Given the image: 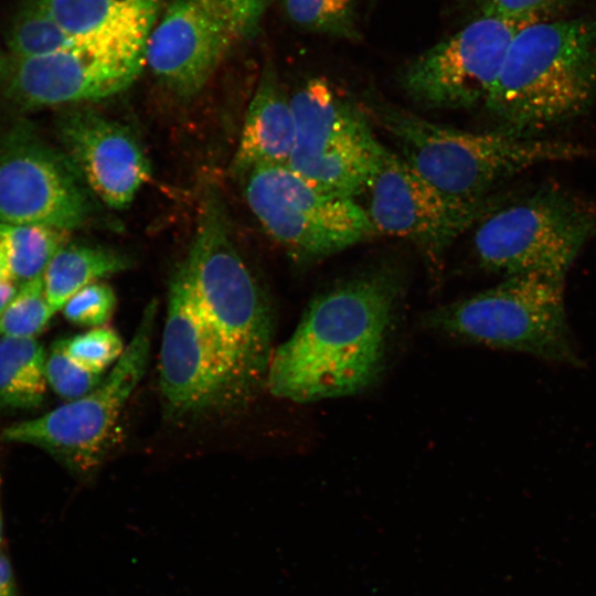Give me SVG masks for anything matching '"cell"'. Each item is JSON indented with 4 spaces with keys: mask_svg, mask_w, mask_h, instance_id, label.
Returning a JSON list of instances; mask_svg holds the SVG:
<instances>
[{
    "mask_svg": "<svg viewBox=\"0 0 596 596\" xmlns=\"http://www.w3.org/2000/svg\"><path fill=\"white\" fill-rule=\"evenodd\" d=\"M405 276L381 263L318 295L274 350L266 387L297 403L359 393L380 376Z\"/></svg>",
    "mask_w": 596,
    "mask_h": 596,
    "instance_id": "6da1fadb",
    "label": "cell"
},
{
    "mask_svg": "<svg viewBox=\"0 0 596 596\" xmlns=\"http://www.w3.org/2000/svg\"><path fill=\"white\" fill-rule=\"evenodd\" d=\"M596 102V17L536 21L513 39L483 103L499 130L536 136Z\"/></svg>",
    "mask_w": 596,
    "mask_h": 596,
    "instance_id": "7a4b0ae2",
    "label": "cell"
},
{
    "mask_svg": "<svg viewBox=\"0 0 596 596\" xmlns=\"http://www.w3.org/2000/svg\"><path fill=\"white\" fill-rule=\"evenodd\" d=\"M220 341L241 398L266 385L273 356V315L266 296L238 253L225 203L205 191L187 257L175 270Z\"/></svg>",
    "mask_w": 596,
    "mask_h": 596,
    "instance_id": "3957f363",
    "label": "cell"
},
{
    "mask_svg": "<svg viewBox=\"0 0 596 596\" xmlns=\"http://www.w3.org/2000/svg\"><path fill=\"white\" fill-rule=\"evenodd\" d=\"M368 113L426 181L451 200L481 204L503 181L542 163L587 157L571 141L521 136L499 129L467 131L423 118L387 102L372 99Z\"/></svg>",
    "mask_w": 596,
    "mask_h": 596,
    "instance_id": "277c9868",
    "label": "cell"
},
{
    "mask_svg": "<svg viewBox=\"0 0 596 596\" xmlns=\"http://www.w3.org/2000/svg\"><path fill=\"white\" fill-rule=\"evenodd\" d=\"M564 280L541 273L509 276L429 311L424 322L465 342L579 368L582 356L567 319Z\"/></svg>",
    "mask_w": 596,
    "mask_h": 596,
    "instance_id": "5b68a950",
    "label": "cell"
},
{
    "mask_svg": "<svg viewBox=\"0 0 596 596\" xmlns=\"http://www.w3.org/2000/svg\"><path fill=\"white\" fill-rule=\"evenodd\" d=\"M475 254L485 269L505 277L541 273L565 278L596 235V199L547 184L479 221Z\"/></svg>",
    "mask_w": 596,
    "mask_h": 596,
    "instance_id": "8992f818",
    "label": "cell"
},
{
    "mask_svg": "<svg viewBox=\"0 0 596 596\" xmlns=\"http://www.w3.org/2000/svg\"><path fill=\"white\" fill-rule=\"evenodd\" d=\"M157 309L156 301L147 305L129 344L96 389L41 416L7 426L1 439L42 448L76 475L91 476L147 371Z\"/></svg>",
    "mask_w": 596,
    "mask_h": 596,
    "instance_id": "52a82bcc",
    "label": "cell"
},
{
    "mask_svg": "<svg viewBox=\"0 0 596 596\" xmlns=\"http://www.w3.org/2000/svg\"><path fill=\"white\" fill-rule=\"evenodd\" d=\"M244 190L263 227L297 260H321L375 234L353 198L322 191L287 164L253 168Z\"/></svg>",
    "mask_w": 596,
    "mask_h": 596,
    "instance_id": "ba28073f",
    "label": "cell"
},
{
    "mask_svg": "<svg viewBox=\"0 0 596 596\" xmlns=\"http://www.w3.org/2000/svg\"><path fill=\"white\" fill-rule=\"evenodd\" d=\"M295 142L288 167L316 188L354 198L368 189L383 147L368 116L322 77L290 97Z\"/></svg>",
    "mask_w": 596,
    "mask_h": 596,
    "instance_id": "9c48e42d",
    "label": "cell"
},
{
    "mask_svg": "<svg viewBox=\"0 0 596 596\" xmlns=\"http://www.w3.org/2000/svg\"><path fill=\"white\" fill-rule=\"evenodd\" d=\"M269 0H172L149 36L145 61L181 97L198 94L226 54L259 30Z\"/></svg>",
    "mask_w": 596,
    "mask_h": 596,
    "instance_id": "30bf717a",
    "label": "cell"
},
{
    "mask_svg": "<svg viewBox=\"0 0 596 596\" xmlns=\"http://www.w3.org/2000/svg\"><path fill=\"white\" fill-rule=\"evenodd\" d=\"M544 15L479 17L413 58L401 74L402 88L426 108L460 109L485 103L515 35Z\"/></svg>",
    "mask_w": 596,
    "mask_h": 596,
    "instance_id": "8fae6325",
    "label": "cell"
},
{
    "mask_svg": "<svg viewBox=\"0 0 596 596\" xmlns=\"http://www.w3.org/2000/svg\"><path fill=\"white\" fill-rule=\"evenodd\" d=\"M92 213L81 174L31 124L19 121L0 136V224L71 232Z\"/></svg>",
    "mask_w": 596,
    "mask_h": 596,
    "instance_id": "7c38bea8",
    "label": "cell"
},
{
    "mask_svg": "<svg viewBox=\"0 0 596 596\" xmlns=\"http://www.w3.org/2000/svg\"><path fill=\"white\" fill-rule=\"evenodd\" d=\"M159 372L163 405L171 417L243 403L216 334L177 272L169 286Z\"/></svg>",
    "mask_w": 596,
    "mask_h": 596,
    "instance_id": "4fadbf2b",
    "label": "cell"
},
{
    "mask_svg": "<svg viewBox=\"0 0 596 596\" xmlns=\"http://www.w3.org/2000/svg\"><path fill=\"white\" fill-rule=\"evenodd\" d=\"M366 190L370 202L365 210L375 234L411 241L434 264L461 234L496 209L493 200L481 204L451 200L384 146Z\"/></svg>",
    "mask_w": 596,
    "mask_h": 596,
    "instance_id": "5bb4252c",
    "label": "cell"
},
{
    "mask_svg": "<svg viewBox=\"0 0 596 596\" xmlns=\"http://www.w3.org/2000/svg\"><path fill=\"white\" fill-rule=\"evenodd\" d=\"M145 64L105 57L78 45L30 58L8 56L0 88L23 110L96 100L129 87Z\"/></svg>",
    "mask_w": 596,
    "mask_h": 596,
    "instance_id": "9a60e30c",
    "label": "cell"
},
{
    "mask_svg": "<svg viewBox=\"0 0 596 596\" xmlns=\"http://www.w3.org/2000/svg\"><path fill=\"white\" fill-rule=\"evenodd\" d=\"M56 131L63 152L109 207H127L149 180V160L127 126L93 109L79 108L62 114Z\"/></svg>",
    "mask_w": 596,
    "mask_h": 596,
    "instance_id": "2e32d148",
    "label": "cell"
},
{
    "mask_svg": "<svg viewBox=\"0 0 596 596\" xmlns=\"http://www.w3.org/2000/svg\"><path fill=\"white\" fill-rule=\"evenodd\" d=\"M81 47L98 55L145 61L161 0H36Z\"/></svg>",
    "mask_w": 596,
    "mask_h": 596,
    "instance_id": "e0dca14e",
    "label": "cell"
},
{
    "mask_svg": "<svg viewBox=\"0 0 596 596\" xmlns=\"http://www.w3.org/2000/svg\"><path fill=\"white\" fill-rule=\"evenodd\" d=\"M295 131L290 97L283 89L274 65L267 63L245 115L233 160L234 174L245 177L263 164H288Z\"/></svg>",
    "mask_w": 596,
    "mask_h": 596,
    "instance_id": "ac0fdd59",
    "label": "cell"
},
{
    "mask_svg": "<svg viewBox=\"0 0 596 596\" xmlns=\"http://www.w3.org/2000/svg\"><path fill=\"white\" fill-rule=\"evenodd\" d=\"M130 266L128 255L111 247L65 244L50 260L42 276L47 301L56 313L82 288Z\"/></svg>",
    "mask_w": 596,
    "mask_h": 596,
    "instance_id": "d6986e66",
    "label": "cell"
},
{
    "mask_svg": "<svg viewBox=\"0 0 596 596\" xmlns=\"http://www.w3.org/2000/svg\"><path fill=\"white\" fill-rule=\"evenodd\" d=\"M46 360L36 338L0 337V402L19 408L39 405L47 387Z\"/></svg>",
    "mask_w": 596,
    "mask_h": 596,
    "instance_id": "ffe728a7",
    "label": "cell"
},
{
    "mask_svg": "<svg viewBox=\"0 0 596 596\" xmlns=\"http://www.w3.org/2000/svg\"><path fill=\"white\" fill-rule=\"evenodd\" d=\"M67 231L44 225L0 224L11 279L22 285L43 276L50 260L68 242Z\"/></svg>",
    "mask_w": 596,
    "mask_h": 596,
    "instance_id": "44dd1931",
    "label": "cell"
},
{
    "mask_svg": "<svg viewBox=\"0 0 596 596\" xmlns=\"http://www.w3.org/2000/svg\"><path fill=\"white\" fill-rule=\"evenodd\" d=\"M4 41L11 58H30L77 45L36 0L21 2Z\"/></svg>",
    "mask_w": 596,
    "mask_h": 596,
    "instance_id": "7402d4cb",
    "label": "cell"
},
{
    "mask_svg": "<svg viewBox=\"0 0 596 596\" xmlns=\"http://www.w3.org/2000/svg\"><path fill=\"white\" fill-rule=\"evenodd\" d=\"M296 25L332 38L358 40L354 0H284Z\"/></svg>",
    "mask_w": 596,
    "mask_h": 596,
    "instance_id": "603a6c76",
    "label": "cell"
},
{
    "mask_svg": "<svg viewBox=\"0 0 596 596\" xmlns=\"http://www.w3.org/2000/svg\"><path fill=\"white\" fill-rule=\"evenodd\" d=\"M55 315L51 308L43 277L18 286L0 316V337L36 338Z\"/></svg>",
    "mask_w": 596,
    "mask_h": 596,
    "instance_id": "cb8c5ba5",
    "label": "cell"
},
{
    "mask_svg": "<svg viewBox=\"0 0 596 596\" xmlns=\"http://www.w3.org/2000/svg\"><path fill=\"white\" fill-rule=\"evenodd\" d=\"M60 343L70 359L96 374H103L125 351L121 337L108 326L91 328L84 333L61 340Z\"/></svg>",
    "mask_w": 596,
    "mask_h": 596,
    "instance_id": "d4e9b609",
    "label": "cell"
},
{
    "mask_svg": "<svg viewBox=\"0 0 596 596\" xmlns=\"http://www.w3.org/2000/svg\"><path fill=\"white\" fill-rule=\"evenodd\" d=\"M102 374L92 373L76 364L64 352L60 341L52 347L46 360V382L60 397L73 401L96 389Z\"/></svg>",
    "mask_w": 596,
    "mask_h": 596,
    "instance_id": "484cf974",
    "label": "cell"
},
{
    "mask_svg": "<svg viewBox=\"0 0 596 596\" xmlns=\"http://www.w3.org/2000/svg\"><path fill=\"white\" fill-rule=\"evenodd\" d=\"M117 306L114 289L96 281L78 290L64 305L62 312L70 322L88 328L106 326Z\"/></svg>",
    "mask_w": 596,
    "mask_h": 596,
    "instance_id": "4316f807",
    "label": "cell"
},
{
    "mask_svg": "<svg viewBox=\"0 0 596 596\" xmlns=\"http://www.w3.org/2000/svg\"><path fill=\"white\" fill-rule=\"evenodd\" d=\"M553 0H478L480 17L520 18L546 12Z\"/></svg>",
    "mask_w": 596,
    "mask_h": 596,
    "instance_id": "83f0119b",
    "label": "cell"
},
{
    "mask_svg": "<svg viewBox=\"0 0 596 596\" xmlns=\"http://www.w3.org/2000/svg\"><path fill=\"white\" fill-rule=\"evenodd\" d=\"M0 596H20L15 572L4 544L0 546Z\"/></svg>",
    "mask_w": 596,
    "mask_h": 596,
    "instance_id": "f1b7e54d",
    "label": "cell"
},
{
    "mask_svg": "<svg viewBox=\"0 0 596 596\" xmlns=\"http://www.w3.org/2000/svg\"><path fill=\"white\" fill-rule=\"evenodd\" d=\"M17 289L18 285L12 281L0 284V316L9 300L15 294Z\"/></svg>",
    "mask_w": 596,
    "mask_h": 596,
    "instance_id": "f546056e",
    "label": "cell"
},
{
    "mask_svg": "<svg viewBox=\"0 0 596 596\" xmlns=\"http://www.w3.org/2000/svg\"><path fill=\"white\" fill-rule=\"evenodd\" d=\"M12 281L4 249L0 243V284ZM13 283V281H12Z\"/></svg>",
    "mask_w": 596,
    "mask_h": 596,
    "instance_id": "4dcf8cb0",
    "label": "cell"
},
{
    "mask_svg": "<svg viewBox=\"0 0 596 596\" xmlns=\"http://www.w3.org/2000/svg\"><path fill=\"white\" fill-rule=\"evenodd\" d=\"M1 490H2V480H1V476H0V546L3 545V534H4V520H3V508H2V494H1Z\"/></svg>",
    "mask_w": 596,
    "mask_h": 596,
    "instance_id": "1f68e13d",
    "label": "cell"
},
{
    "mask_svg": "<svg viewBox=\"0 0 596 596\" xmlns=\"http://www.w3.org/2000/svg\"><path fill=\"white\" fill-rule=\"evenodd\" d=\"M7 63H8V54H6L0 47V86H1L2 81H3V76H4V73H6V68H7Z\"/></svg>",
    "mask_w": 596,
    "mask_h": 596,
    "instance_id": "d6a6232c",
    "label": "cell"
}]
</instances>
